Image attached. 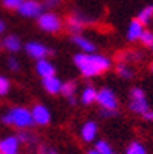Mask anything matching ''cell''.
I'll use <instances>...</instances> for the list:
<instances>
[{
    "mask_svg": "<svg viewBox=\"0 0 153 154\" xmlns=\"http://www.w3.org/2000/svg\"><path fill=\"white\" fill-rule=\"evenodd\" d=\"M74 62L80 73L86 78H94L97 75L105 73L106 70H110L113 62L110 58L103 55H95V53H83L80 51L74 56Z\"/></svg>",
    "mask_w": 153,
    "mask_h": 154,
    "instance_id": "6da1fadb",
    "label": "cell"
},
{
    "mask_svg": "<svg viewBox=\"0 0 153 154\" xmlns=\"http://www.w3.org/2000/svg\"><path fill=\"white\" fill-rule=\"evenodd\" d=\"M0 120H2V123H5L8 126H16L19 129H28L34 125L31 111L24 107V106H16V107L8 109L2 115Z\"/></svg>",
    "mask_w": 153,
    "mask_h": 154,
    "instance_id": "7a4b0ae2",
    "label": "cell"
},
{
    "mask_svg": "<svg viewBox=\"0 0 153 154\" xmlns=\"http://www.w3.org/2000/svg\"><path fill=\"white\" fill-rule=\"evenodd\" d=\"M38 26L46 33H58L62 28V22L55 13L46 11L38 16Z\"/></svg>",
    "mask_w": 153,
    "mask_h": 154,
    "instance_id": "3957f363",
    "label": "cell"
},
{
    "mask_svg": "<svg viewBox=\"0 0 153 154\" xmlns=\"http://www.w3.org/2000/svg\"><path fill=\"white\" fill-rule=\"evenodd\" d=\"M95 103H98V106L102 109H106V111H117V107H119L117 95L110 87H102L100 90H97Z\"/></svg>",
    "mask_w": 153,
    "mask_h": 154,
    "instance_id": "277c9868",
    "label": "cell"
},
{
    "mask_svg": "<svg viewBox=\"0 0 153 154\" xmlns=\"http://www.w3.org/2000/svg\"><path fill=\"white\" fill-rule=\"evenodd\" d=\"M25 51H27V55H28L30 58L33 59H44V58H47L50 55V50L49 47H46L44 44L41 42H36V41H30V42H27L25 44Z\"/></svg>",
    "mask_w": 153,
    "mask_h": 154,
    "instance_id": "5b68a950",
    "label": "cell"
},
{
    "mask_svg": "<svg viewBox=\"0 0 153 154\" xmlns=\"http://www.w3.org/2000/svg\"><path fill=\"white\" fill-rule=\"evenodd\" d=\"M17 11L22 17H38L42 13V3L38 0H24Z\"/></svg>",
    "mask_w": 153,
    "mask_h": 154,
    "instance_id": "8992f818",
    "label": "cell"
},
{
    "mask_svg": "<svg viewBox=\"0 0 153 154\" xmlns=\"http://www.w3.org/2000/svg\"><path fill=\"white\" fill-rule=\"evenodd\" d=\"M31 115H33L34 125H38V126H47L52 122L50 109L44 104H34L31 109Z\"/></svg>",
    "mask_w": 153,
    "mask_h": 154,
    "instance_id": "52a82bcc",
    "label": "cell"
},
{
    "mask_svg": "<svg viewBox=\"0 0 153 154\" xmlns=\"http://www.w3.org/2000/svg\"><path fill=\"white\" fill-rule=\"evenodd\" d=\"M19 146L21 142L17 135H6V137L0 139V152L2 154H17Z\"/></svg>",
    "mask_w": 153,
    "mask_h": 154,
    "instance_id": "ba28073f",
    "label": "cell"
},
{
    "mask_svg": "<svg viewBox=\"0 0 153 154\" xmlns=\"http://www.w3.org/2000/svg\"><path fill=\"white\" fill-rule=\"evenodd\" d=\"M34 69H36V73H38L41 78H49V76L56 75V69H55V66H53L47 58L38 59V61H36Z\"/></svg>",
    "mask_w": 153,
    "mask_h": 154,
    "instance_id": "9c48e42d",
    "label": "cell"
},
{
    "mask_svg": "<svg viewBox=\"0 0 153 154\" xmlns=\"http://www.w3.org/2000/svg\"><path fill=\"white\" fill-rule=\"evenodd\" d=\"M72 42H74L83 53H94L97 50V45L91 39L84 38V36H81V34H74L72 36Z\"/></svg>",
    "mask_w": 153,
    "mask_h": 154,
    "instance_id": "30bf717a",
    "label": "cell"
},
{
    "mask_svg": "<svg viewBox=\"0 0 153 154\" xmlns=\"http://www.w3.org/2000/svg\"><path fill=\"white\" fill-rule=\"evenodd\" d=\"M97 132H98V126H97V123L92 122V120L84 122V125L81 126V139H83L84 142H88V143H91V142L95 140Z\"/></svg>",
    "mask_w": 153,
    "mask_h": 154,
    "instance_id": "8fae6325",
    "label": "cell"
},
{
    "mask_svg": "<svg viewBox=\"0 0 153 154\" xmlns=\"http://www.w3.org/2000/svg\"><path fill=\"white\" fill-rule=\"evenodd\" d=\"M42 86L46 89V92L50 95H56L61 92V86H62V81L56 76H49V78H42Z\"/></svg>",
    "mask_w": 153,
    "mask_h": 154,
    "instance_id": "7c38bea8",
    "label": "cell"
},
{
    "mask_svg": "<svg viewBox=\"0 0 153 154\" xmlns=\"http://www.w3.org/2000/svg\"><path fill=\"white\" fill-rule=\"evenodd\" d=\"M2 47L6 48L10 53H17L22 48V41H21L19 36H16V34H8L2 41Z\"/></svg>",
    "mask_w": 153,
    "mask_h": 154,
    "instance_id": "4fadbf2b",
    "label": "cell"
},
{
    "mask_svg": "<svg viewBox=\"0 0 153 154\" xmlns=\"http://www.w3.org/2000/svg\"><path fill=\"white\" fill-rule=\"evenodd\" d=\"M144 30H145V28H144V25L138 19H133L130 22V25H128V30H127V39L130 42L139 41V38H141V34H142Z\"/></svg>",
    "mask_w": 153,
    "mask_h": 154,
    "instance_id": "5bb4252c",
    "label": "cell"
},
{
    "mask_svg": "<svg viewBox=\"0 0 153 154\" xmlns=\"http://www.w3.org/2000/svg\"><path fill=\"white\" fill-rule=\"evenodd\" d=\"M130 111L134 112V114H139V115H144L148 109H150V106H148V101H147V98L144 97V98H131L130 100Z\"/></svg>",
    "mask_w": 153,
    "mask_h": 154,
    "instance_id": "9a60e30c",
    "label": "cell"
},
{
    "mask_svg": "<svg viewBox=\"0 0 153 154\" xmlns=\"http://www.w3.org/2000/svg\"><path fill=\"white\" fill-rule=\"evenodd\" d=\"M97 100V89L94 86H86L83 90H81V97H80V101L83 104H92L95 103Z\"/></svg>",
    "mask_w": 153,
    "mask_h": 154,
    "instance_id": "2e32d148",
    "label": "cell"
},
{
    "mask_svg": "<svg viewBox=\"0 0 153 154\" xmlns=\"http://www.w3.org/2000/svg\"><path fill=\"white\" fill-rule=\"evenodd\" d=\"M86 22H88V19H83L80 14H72L70 19H69V28H70V31H74L75 34H78L80 31L83 30V26H84Z\"/></svg>",
    "mask_w": 153,
    "mask_h": 154,
    "instance_id": "e0dca14e",
    "label": "cell"
},
{
    "mask_svg": "<svg viewBox=\"0 0 153 154\" xmlns=\"http://www.w3.org/2000/svg\"><path fill=\"white\" fill-rule=\"evenodd\" d=\"M136 19L145 26L147 23H150L151 22V19H153V5H147V6H144L142 10L139 11V14H138V17Z\"/></svg>",
    "mask_w": 153,
    "mask_h": 154,
    "instance_id": "ac0fdd59",
    "label": "cell"
},
{
    "mask_svg": "<svg viewBox=\"0 0 153 154\" xmlns=\"http://www.w3.org/2000/svg\"><path fill=\"white\" fill-rule=\"evenodd\" d=\"M75 92H77V83L75 81H64L61 86V92L66 98H70V97H75Z\"/></svg>",
    "mask_w": 153,
    "mask_h": 154,
    "instance_id": "d6986e66",
    "label": "cell"
},
{
    "mask_svg": "<svg viewBox=\"0 0 153 154\" xmlns=\"http://www.w3.org/2000/svg\"><path fill=\"white\" fill-rule=\"evenodd\" d=\"M116 72H117V75H119L120 78H125V79H130V78H133V75H134L133 69H131L128 64H123V62L117 64V67H116Z\"/></svg>",
    "mask_w": 153,
    "mask_h": 154,
    "instance_id": "ffe728a7",
    "label": "cell"
},
{
    "mask_svg": "<svg viewBox=\"0 0 153 154\" xmlns=\"http://www.w3.org/2000/svg\"><path fill=\"white\" fill-rule=\"evenodd\" d=\"M125 154H147V149L141 142H131L125 149Z\"/></svg>",
    "mask_w": 153,
    "mask_h": 154,
    "instance_id": "44dd1931",
    "label": "cell"
},
{
    "mask_svg": "<svg viewBox=\"0 0 153 154\" xmlns=\"http://www.w3.org/2000/svg\"><path fill=\"white\" fill-rule=\"evenodd\" d=\"M95 149L100 152V154H113V148H111V145L108 143L106 140H98L95 143Z\"/></svg>",
    "mask_w": 153,
    "mask_h": 154,
    "instance_id": "7402d4cb",
    "label": "cell"
},
{
    "mask_svg": "<svg viewBox=\"0 0 153 154\" xmlns=\"http://www.w3.org/2000/svg\"><path fill=\"white\" fill-rule=\"evenodd\" d=\"M11 89V83L5 75H0V97H5Z\"/></svg>",
    "mask_w": 153,
    "mask_h": 154,
    "instance_id": "603a6c76",
    "label": "cell"
},
{
    "mask_svg": "<svg viewBox=\"0 0 153 154\" xmlns=\"http://www.w3.org/2000/svg\"><path fill=\"white\" fill-rule=\"evenodd\" d=\"M139 41L142 42V45H145V47H151V44H153V31L144 30L142 34H141V38H139Z\"/></svg>",
    "mask_w": 153,
    "mask_h": 154,
    "instance_id": "cb8c5ba5",
    "label": "cell"
},
{
    "mask_svg": "<svg viewBox=\"0 0 153 154\" xmlns=\"http://www.w3.org/2000/svg\"><path fill=\"white\" fill-rule=\"evenodd\" d=\"M24 0H2V5L8 10H17Z\"/></svg>",
    "mask_w": 153,
    "mask_h": 154,
    "instance_id": "d4e9b609",
    "label": "cell"
},
{
    "mask_svg": "<svg viewBox=\"0 0 153 154\" xmlns=\"http://www.w3.org/2000/svg\"><path fill=\"white\" fill-rule=\"evenodd\" d=\"M17 139H19L21 143H30L34 140V135L28 134V132H25V131H21L19 134H17Z\"/></svg>",
    "mask_w": 153,
    "mask_h": 154,
    "instance_id": "484cf974",
    "label": "cell"
},
{
    "mask_svg": "<svg viewBox=\"0 0 153 154\" xmlns=\"http://www.w3.org/2000/svg\"><path fill=\"white\" fill-rule=\"evenodd\" d=\"M145 97V92H144V89L142 87H131V90H130V100L131 98H144Z\"/></svg>",
    "mask_w": 153,
    "mask_h": 154,
    "instance_id": "4316f807",
    "label": "cell"
},
{
    "mask_svg": "<svg viewBox=\"0 0 153 154\" xmlns=\"http://www.w3.org/2000/svg\"><path fill=\"white\" fill-rule=\"evenodd\" d=\"M8 69L13 70V72H19L21 70V64H19V61H17L16 58H8Z\"/></svg>",
    "mask_w": 153,
    "mask_h": 154,
    "instance_id": "83f0119b",
    "label": "cell"
},
{
    "mask_svg": "<svg viewBox=\"0 0 153 154\" xmlns=\"http://www.w3.org/2000/svg\"><path fill=\"white\" fill-rule=\"evenodd\" d=\"M39 154H58V151L55 148H52V146H41Z\"/></svg>",
    "mask_w": 153,
    "mask_h": 154,
    "instance_id": "f1b7e54d",
    "label": "cell"
},
{
    "mask_svg": "<svg viewBox=\"0 0 153 154\" xmlns=\"http://www.w3.org/2000/svg\"><path fill=\"white\" fill-rule=\"evenodd\" d=\"M61 0H44V6H47V8H55L59 5Z\"/></svg>",
    "mask_w": 153,
    "mask_h": 154,
    "instance_id": "f546056e",
    "label": "cell"
},
{
    "mask_svg": "<svg viewBox=\"0 0 153 154\" xmlns=\"http://www.w3.org/2000/svg\"><path fill=\"white\" fill-rule=\"evenodd\" d=\"M142 117H144V119H145L147 122H153V109H148Z\"/></svg>",
    "mask_w": 153,
    "mask_h": 154,
    "instance_id": "4dcf8cb0",
    "label": "cell"
},
{
    "mask_svg": "<svg viewBox=\"0 0 153 154\" xmlns=\"http://www.w3.org/2000/svg\"><path fill=\"white\" fill-rule=\"evenodd\" d=\"M5 28H6V25H5V22L0 19V34H3L5 33Z\"/></svg>",
    "mask_w": 153,
    "mask_h": 154,
    "instance_id": "1f68e13d",
    "label": "cell"
},
{
    "mask_svg": "<svg viewBox=\"0 0 153 154\" xmlns=\"http://www.w3.org/2000/svg\"><path fill=\"white\" fill-rule=\"evenodd\" d=\"M88 154H100V152H98V151L94 148V149H91V151H88Z\"/></svg>",
    "mask_w": 153,
    "mask_h": 154,
    "instance_id": "d6a6232c",
    "label": "cell"
},
{
    "mask_svg": "<svg viewBox=\"0 0 153 154\" xmlns=\"http://www.w3.org/2000/svg\"><path fill=\"white\" fill-rule=\"evenodd\" d=\"M69 103H70V104H75V98L70 97V98H69Z\"/></svg>",
    "mask_w": 153,
    "mask_h": 154,
    "instance_id": "836d02e7",
    "label": "cell"
},
{
    "mask_svg": "<svg viewBox=\"0 0 153 154\" xmlns=\"http://www.w3.org/2000/svg\"><path fill=\"white\" fill-rule=\"evenodd\" d=\"M151 72H153V64H151Z\"/></svg>",
    "mask_w": 153,
    "mask_h": 154,
    "instance_id": "e575fe53",
    "label": "cell"
},
{
    "mask_svg": "<svg viewBox=\"0 0 153 154\" xmlns=\"http://www.w3.org/2000/svg\"><path fill=\"white\" fill-rule=\"evenodd\" d=\"M151 50H153V44H151Z\"/></svg>",
    "mask_w": 153,
    "mask_h": 154,
    "instance_id": "d590c367",
    "label": "cell"
},
{
    "mask_svg": "<svg viewBox=\"0 0 153 154\" xmlns=\"http://www.w3.org/2000/svg\"><path fill=\"white\" fill-rule=\"evenodd\" d=\"M0 47H2V42H0Z\"/></svg>",
    "mask_w": 153,
    "mask_h": 154,
    "instance_id": "8d00e7d4",
    "label": "cell"
},
{
    "mask_svg": "<svg viewBox=\"0 0 153 154\" xmlns=\"http://www.w3.org/2000/svg\"><path fill=\"white\" fill-rule=\"evenodd\" d=\"M113 154H116V152H113Z\"/></svg>",
    "mask_w": 153,
    "mask_h": 154,
    "instance_id": "74e56055",
    "label": "cell"
},
{
    "mask_svg": "<svg viewBox=\"0 0 153 154\" xmlns=\"http://www.w3.org/2000/svg\"><path fill=\"white\" fill-rule=\"evenodd\" d=\"M17 154H19V152H17Z\"/></svg>",
    "mask_w": 153,
    "mask_h": 154,
    "instance_id": "f35d334b",
    "label": "cell"
},
{
    "mask_svg": "<svg viewBox=\"0 0 153 154\" xmlns=\"http://www.w3.org/2000/svg\"><path fill=\"white\" fill-rule=\"evenodd\" d=\"M0 154H2V152H0Z\"/></svg>",
    "mask_w": 153,
    "mask_h": 154,
    "instance_id": "ab89813d",
    "label": "cell"
}]
</instances>
